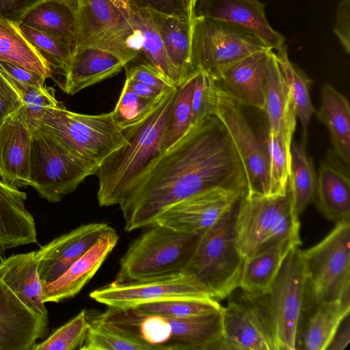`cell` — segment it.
Masks as SVG:
<instances>
[{
    "mask_svg": "<svg viewBox=\"0 0 350 350\" xmlns=\"http://www.w3.org/2000/svg\"><path fill=\"white\" fill-rule=\"evenodd\" d=\"M68 151L96 174L101 164L128 142L114 122L112 112L87 115L60 104L45 111L41 124Z\"/></svg>",
    "mask_w": 350,
    "mask_h": 350,
    "instance_id": "obj_4",
    "label": "cell"
},
{
    "mask_svg": "<svg viewBox=\"0 0 350 350\" xmlns=\"http://www.w3.org/2000/svg\"><path fill=\"white\" fill-rule=\"evenodd\" d=\"M305 141L291 144V164L288 183L292 213L299 216L315 199L317 175L313 162L306 150Z\"/></svg>",
    "mask_w": 350,
    "mask_h": 350,
    "instance_id": "obj_33",
    "label": "cell"
},
{
    "mask_svg": "<svg viewBox=\"0 0 350 350\" xmlns=\"http://www.w3.org/2000/svg\"><path fill=\"white\" fill-rule=\"evenodd\" d=\"M349 324V317L347 315L341 322L327 349L343 350L348 346L350 341Z\"/></svg>",
    "mask_w": 350,
    "mask_h": 350,
    "instance_id": "obj_53",
    "label": "cell"
},
{
    "mask_svg": "<svg viewBox=\"0 0 350 350\" xmlns=\"http://www.w3.org/2000/svg\"><path fill=\"white\" fill-rule=\"evenodd\" d=\"M220 350H276L263 295L241 291L223 307Z\"/></svg>",
    "mask_w": 350,
    "mask_h": 350,
    "instance_id": "obj_15",
    "label": "cell"
},
{
    "mask_svg": "<svg viewBox=\"0 0 350 350\" xmlns=\"http://www.w3.org/2000/svg\"><path fill=\"white\" fill-rule=\"evenodd\" d=\"M0 60L20 65L45 77L51 71L35 47L18 28V23L0 18Z\"/></svg>",
    "mask_w": 350,
    "mask_h": 350,
    "instance_id": "obj_35",
    "label": "cell"
},
{
    "mask_svg": "<svg viewBox=\"0 0 350 350\" xmlns=\"http://www.w3.org/2000/svg\"><path fill=\"white\" fill-rule=\"evenodd\" d=\"M263 111L268 120V131L280 137L291 150L297 118L291 94L273 51L269 60Z\"/></svg>",
    "mask_w": 350,
    "mask_h": 350,
    "instance_id": "obj_26",
    "label": "cell"
},
{
    "mask_svg": "<svg viewBox=\"0 0 350 350\" xmlns=\"http://www.w3.org/2000/svg\"><path fill=\"white\" fill-rule=\"evenodd\" d=\"M215 81L198 71L191 97V129L202 124L213 116Z\"/></svg>",
    "mask_w": 350,
    "mask_h": 350,
    "instance_id": "obj_44",
    "label": "cell"
},
{
    "mask_svg": "<svg viewBox=\"0 0 350 350\" xmlns=\"http://www.w3.org/2000/svg\"><path fill=\"white\" fill-rule=\"evenodd\" d=\"M161 38L168 60L180 86L195 74L191 59V33L193 20L165 15L149 10Z\"/></svg>",
    "mask_w": 350,
    "mask_h": 350,
    "instance_id": "obj_27",
    "label": "cell"
},
{
    "mask_svg": "<svg viewBox=\"0 0 350 350\" xmlns=\"http://www.w3.org/2000/svg\"><path fill=\"white\" fill-rule=\"evenodd\" d=\"M216 187L246 190L243 165L221 121L212 116L157 157L119 205L126 232L154 224L176 204Z\"/></svg>",
    "mask_w": 350,
    "mask_h": 350,
    "instance_id": "obj_1",
    "label": "cell"
},
{
    "mask_svg": "<svg viewBox=\"0 0 350 350\" xmlns=\"http://www.w3.org/2000/svg\"><path fill=\"white\" fill-rule=\"evenodd\" d=\"M307 296V275L301 250L286 256L269 291L263 295L276 350L299 349Z\"/></svg>",
    "mask_w": 350,
    "mask_h": 350,
    "instance_id": "obj_8",
    "label": "cell"
},
{
    "mask_svg": "<svg viewBox=\"0 0 350 350\" xmlns=\"http://www.w3.org/2000/svg\"><path fill=\"white\" fill-rule=\"evenodd\" d=\"M191 46L196 72H204L215 81L228 66L252 53L270 49L257 36L244 29L196 16L193 22Z\"/></svg>",
    "mask_w": 350,
    "mask_h": 350,
    "instance_id": "obj_10",
    "label": "cell"
},
{
    "mask_svg": "<svg viewBox=\"0 0 350 350\" xmlns=\"http://www.w3.org/2000/svg\"><path fill=\"white\" fill-rule=\"evenodd\" d=\"M239 202L201 235L186 269L216 300L229 297L239 286L244 262L236 245L235 219Z\"/></svg>",
    "mask_w": 350,
    "mask_h": 350,
    "instance_id": "obj_6",
    "label": "cell"
},
{
    "mask_svg": "<svg viewBox=\"0 0 350 350\" xmlns=\"http://www.w3.org/2000/svg\"><path fill=\"white\" fill-rule=\"evenodd\" d=\"M266 144L269 154V196L284 194L288 191L291 150L280 137L269 131Z\"/></svg>",
    "mask_w": 350,
    "mask_h": 350,
    "instance_id": "obj_42",
    "label": "cell"
},
{
    "mask_svg": "<svg viewBox=\"0 0 350 350\" xmlns=\"http://www.w3.org/2000/svg\"><path fill=\"white\" fill-rule=\"evenodd\" d=\"M350 221L337 222L315 245L301 250L307 275V295L315 308L334 299L350 283Z\"/></svg>",
    "mask_w": 350,
    "mask_h": 350,
    "instance_id": "obj_12",
    "label": "cell"
},
{
    "mask_svg": "<svg viewBox=\"0 0 350 350\" xmlns=\"http://www.w3.org/2000/svg\"><path fill=\"white\" fill-rule=\"evenodd\" d=\"M0 18H3V17H1V16H0Z\"/></svg>",
    "mask_w": 350,
    "mask_h": 350,
    "instance_id": "obj_56",
    "label": "cell"
},
{
    "mask_svg": "<svg viewBox=\"0 0 350 350\" xmlns=\"http://www.w3.org/2000/svg\"><path fill=\"white\" fill-rule=\"evenodd\" d=\"M299 228L288 191L275 196L245 193L235 219L237 248L245 260L284 239H300Z\"/></svg>",
    "mask_w": 350,
    "mask_h": 350,
    "instance_id": "obj_7",
    "label": "cell"
},
{
    "mask_svg": "<svg viewBox=\"0 0 350 350\" xmlns=\"http://www.w3.org/2000/svg\"><path fill=\"white\" fill-rule=\"evenodd\" d=\"M85 310L59 327L43 342L36 344L32 350H76L83 346L89 328Z\"/></svg>",
    "mask_w": 350,
    "mask_h": 350,
    "instance_id": "obj_43",
    "label": "cell"
},
{
    "mask_svg": "<svg viewBox=\"0 0 350 350\" xmlns=\"http://www.w3.org/2000/svg\"><path fill=\"white\" fill-rule=\"evenodd\" d=\"M0 280L31 311L48 317L42 285L37 270L36 251L18 254L0 262Z\"/></svg>",
    "mask_w": 350,
    "mask_h": 350,
    "instance_id": "obj_25",
    "label": "cell"
},
{
    "mask_svg": "<svg viewBox=\"0 0 350 350\" xmlns=\"http://www.w3.org/2000/svg\"><path fill=\"white\" fill-rule=\"evenodd\" d=\"M41 0H0V16L18 23L23 16Z\"/></svg>",
    "mask_w": 350,
    "mask_h": 350,
    "instance_id": "obj_51",
    "label": "cell"
},
{
    "mask_svg": "<svg viewBox=\"0 0 350 350\" xmlns=\"http://www.w3.org/2000/svg\"><path fill=\"white\" fill-rule=\"evenodd\" d=\"M48 332V317L31 311L0 280V350H32Z\"/></svg>",
    "mask_w": 350,
    "mask_h": 350,
    "instance_id": "obj_19",
    "label": "cell"
},
{
    "mask_svg": "<svg viewBox=\"0 0 350 350\" xmlns=\"http://www.w3.org/2000/svg\"><path fill=\"white\" fill-rule=\"evenodd\" d=\"M80 350L148 349L122 336L90 323L85 342Z\"/></svg>",
    "mask_w": 350,
    "mask_h": 350,
    "instance_id": "obj_45",
    "label": "cell"
},
{
    "mask_svg": "<svg viewBox=\"0 0 350 350\" xmlns=\"http://www.w3.org/2000/svg\"><path fill=\"white\" fill-rule=\"evenodd\" d=\"M124 83L137 95L147 99L159 98L169 92L162 91L151 85L133 80L128 77H126Z\"/></svg>",
    "mask_w": 350,
    "mask_h": 350,
    "instance_id": "obj_52",
    "label": "cell"
},
{
    "mask_svg": "<svg viewBox=\"0 0 350 350\" xmlns=\"http://www.w3.org/2000/svg\"><path fill=\"white\" fill-rule=\"evenodd\" d=\"M315 199L325 217L336 223L350 219L349 170L334 158L321 161Z\"/></svg>",
    "mask_w": 350,
    "mask_h": 350,
    "instance_id": "obj_28",
    "label": "cell"
},
{
    "mask_svg": "<svg viewBox=\"0 0 350 350\" xmlns=\"http://www.w3.org/2000/svg\"><path fill=\"white\" fill-rule=\"evenodd\" d=\"M246 190L216 187L191 196L171 207L154 224L176 231L202 234L237 204Z\"/></svg>",
    "mask_w": 350,
    "mask_h": 350,
    "instance_id": "obj_16",
    "label": "cell"
},
{
    "mask_svg": "<svg viewBox=\"0 0 350 350\" xmlns=\"http://www.w3.org/2000/svg\"><path fill=\"white\" fill-rule=\"evenodd\" d=\"M90 297L98 303L116 308L135 307L174 298H213L207 288L187 271L127 282L114 280L95 289Z\"/></svg>",
    "mask_w": 350,
    "mask_h": 350,
    "instance_id": "obj_14",
    "label": "cell"
},
{
    "mask_svg": "<svg viewBox=\"0 0 350 350\" xmlns=\"http://www.w3.org/2000/svg\"><path fill=\"white\" fill-rule=\"evenodd\" d=\"M21 107L0 123V177L17 188L30 186L31 132Z\"/></svg>",
    "mask_w": 350,
    "mask_h": 350,
    "instance_id": "obj_21",
    "label": "cell"
},
{
    "mask_svg": "<svg viewBox=\"0 0 350 350\" xmlns=\"http://www.w3.org/2000/svg\"><path fill=\"white\" fill-rule=\"evenodd\" d=\"M118 239V233L111 227L63 275L42 286L44 301L57 303L77 295L100 268Z\"/></svg>",
    "mask_w": 350,
    "mask_h": 350,
    "instance_id": "obj_22",
    "label": "cell"
},
{
    "mask_svg": "<svg viewBox=\"0 0 350 350\" xmlns=\"http://www.w3.org/2000/svg\"><path fill=\"white\" fill-rule=\"evenodd\" d=\"M0 70L9 79L30 87H42L46 79L44 76L23 66L1 60Z\"/></svg>",
    "mask_w": 350,
    "mask_h": 350,
    "instance_id": "obj_48",
    "label": "cell"
},
{
    "mask_svg": "<svg viewBox=\"0 0 350 350\" xmlns=\"http://www.w3.org/2000/svg\"><path fill=\"white\" fill-rule=\"evenodd\" d=\"M196 75L197 72L178 87L167 123L163 151L181 139L191 130V97Z\"/></svg>",
    "mask_w": 350,
    "mask_h": 350,
    "instance_id": "obj_39",
    "label": "cell"
},
{
    "mask_svg": "<svg viewBox=\"0 0 350 350\" xmlns=\"http://www.w3.org/2000/svg\"><path fill=\"white\" fill-rule=\"evenodd\" d=\"M195 16L213 18L244 29L260 38L270 49L285 44V37L275 30L260 0H197Z\"/></svg>",
    "mask_w": 350,
    "mask_h": 350,
    "instance_id": "obj_18",
    "label": "cell"
},
{
    "mask_svg": "<svg viewBox=\"0 0 350 350\" xmlns=\"http://www.w3.org/2000/svg\"><path fill=\"white\" fill-rule=\"evenodd\" d=\"M111 228L105 223H89L64 234L36 251L37 270L42 286L63 275Z\"/></svg>",
    "mask_w": 350,
    "mask_h": 350,
    "instance_id": "obj_17",
    "label": "cell"
},
{
    "mask_svg": "<svg viewBox=\"0 0 350 350\" xmlns=\"http://www.w3.org/2000/svg\"><path fill=\"white\" fill-rule=\"evenodd\" d=\"M133 28L142 37L141 56L144 62L159 70L176 86V77L171 66L158 30L150 16L149 10L137 8L126 0H113ZM177 87V86H176Z\"/></svg>",
    "mask_w": 350,
    "mask_h": 350,
    "instance_id": "obj_32",
    "label": "cell"
},
{
    "mask_svg": "<svg viewBox=\"0 0 350 350\" xmlns=\"http://www.w3.org/2000/svg\"><path fill=\"white\" fill-rule=\"evenodd\" d=\"M178 88L171 90L144 120L122 130L128 141L101 164L97 200L99 206L120 205L136 183L163 151L167 123Z\"/></svg>",
    "mask_w": 350,
    "mask_h": 350,
    "instance_id": "obj_3",
    "label": "cell"
},
{
    "mask_svg": "<svg viewBox=\"0 0 350 350\" xmlns=\"http://www.w3.org/2000/svg\"><path fill=\"white\" fill-rule=\"evenodd\" d=\"M22 33L35 47L48 66L51 77L55 73L65 76L73 49L67 42L18 23Z\"/></svg>",
    "mask_w": 350,
    "mask_h": 350,
    "instance_id": "obj_37",
    "label": "cell"
},
{
    "mask_svg": "<svg viewBox=\"0 0 350 350\" xmlns=\"http://www.w3.org/2000/svg\"><path fill=\"white\" fill-rule=\"evenodd\" d=\"M216 82V81H215ZM226 128L243 167L246 193L269 196V154L266 142L247 122L241 105L217 83L214 112Z\"/></svg>",
    "mask_w": 350,
    "mask_h": 350,
    "instance_id": "obj_13",
    "label": "cell"
},
{
    "mask_svg": "<svg viewBox=\"0 0 350 350\" xmlns=\"http://www.w3.org/2000/svg\"><path fill=\"white\" fill-rule=\"evenodd\" d=\"M124 67L125 64L110 52L90 46L77 48L72 54L62 89L74 95L116 75Z\"/></svg>",
    "mask_w": 350,
    "mask_h": 350,
    "instance_id": "obj_24",
    "label": "cell"
},
{
    "mask_svg": "<svg viewBox=\"0 0 350 350\" xmlns=\"http://www.w3.org/2000/svg\"><path fill=\"white\" fill-rule=\"evenodd\" d=\"M189 16L191 18L195 17V7L197 0H183Z\"/></svg>",
    "mask_w": 350,
    "mask_h": 350,
    "instance_id": "obj_54",
    "label": "cell"
},
{
    "mask_svg": "<svg viewBox=\"0 0 350 350\" xmlns=\"http://www.w3.org/2000/svg\"><path fill=\"white\" fill-rule=\"evenodd\" d=\"M126 77L144 83L164 92L178 88L155 68L145 62L126 68Z\"/></svg>",
    "mask_w": 350,
    "mask_h": 350,
    "instance_id": "obj_46",
    "label": "cell"
},
{
    "mask_svg": "<svg viewBox=\"0 0 350 350\" xmlns=\"http://www.w3.org/2000/svg\"><path fill=\"white\" fill-rule=\"evenodd\" d=\"M167 94L159 98L147 99L137 95L124 83L111 111L115 124L121 131L137 124L158 107Z\"/></svg>",
    "mask_w": 350,
    "mask_h": 350,
    "instance_id": "obj_41",
    "label": "cell"
},
{
    "mask_svg": "<svg viewBox=\"0 0 350 350\" xmlns=\"http://www.w3.org/2000/svg\"><path fill=\"white\" fill-rule=\"evenodd\" d=\"M333 31L343 49L350 53V0H340L336 9Z\"/></svg>",
    "mask_w": 350,
    "mask_h": 350,
    "instance_id": "obj_50",
    "label": "cell"
},
{
    "mask_svg": "<svg viewBox=\"0 0 350 350\" xmlns=\"http://www.w3.org/2000/svg\"><path fill=\"white\" fill-rule=\"evenodd\" d=\"M222 310L175 319L147 313L135 307L107 306L103 312L88 316V321L148 350H213L220 349Z\"/></svg>",
    "mask_w": 350,
    "mask_h": 350,
    "instance_id": "obj_2",
    "label": "cell"
},
{
    "mask_svg": "<svg viewBox=\"0 0 350 350\" xmlns=\"http://www.w3.org/2000/svg\"><path fill=\"white\" fill-rule=\"evenodd\" d=\"M22 106L21 96L0 70V123Z\"/></svg>",
    "mask_w": 350,
    "mask_h": 350,
    "instance_id": "obj_49",
    "label": "cell"
},
{
    "mask_svg": "<svg viewBox=\"0 0 350 350\" xmlns=\"http://www.w3.org/2000/svg\"><path fill=\"white\" fill-rule=\"evenodd\" d=\"M62 1H63L66 2V3H68V5H70L74 10H75V11L77 10L78 0H62Z\"/></svg>",
    "mask_w": 350,
    "mask_h": 350,
    "instance_id": "obj_55",
    "label": "cell"
},
{
    "mask_svg": "<svg viewBox=\"0 0 350 350\" xmlns=\"http://www.w3.org/2000/svg\"><path fill=\"white\" fill-rule=\"evenodd\" d=\"M350 306L338 299L321 303L302 329L299 345L307 350H325L329 347Z\"/></svg>",
    "mask_w": 350,
    "mask_h": 350,
    "instance_id": "obj_34",
    "label": "cell"
},
{
    "mask_svg": "<svg viewBox=\"0 0 350 350\" xmlns=\"http://www.w3.org/2000/svg\"><path fill=\"white\" fill-rule=\"evenodd\" d=\"M9 80L21 96V116L32 132L40 126L46 109L60 103L56 99L52 88H46L44 85L39 88L30 87Z\"/></svg>",
    "mask_w": 350,
    "mask_h": 350,
    "instance_id": "obj_40",
    "label": "cell"
},
{
    "mask_svg": "<svg viewBox=\"0 0 350 350\" xmlns=\"http://www.w3.org/2000/svg\"><path fill=\"white\" fill-rule=\"evenodd\" d=\"M275 53L280 69L291 94L297 118L301 122L305 140L311 117L315 113L310 98L312 81L299 68L291 62L287 46L285 44L275 50Z\"/></svg>",
    "mask_w": 350,
    "mask_h": 350,
    "instance_id": "obj_36",
    "label": "cell"
},
{
    "mask_svg": "<svg viewBox=\"0 0 350 350\" xmlns=\"http://www.w3.org/2000/svg\"><path fill=\"white\" fill-rule=\"evenodd\" d=\"M25 192L0 178V256L7 250L37 243L33 217L26 209Z\"/></svg>",
    "mask_w": 350,
    "mask_h": 350,
    "instance_id": "obj_23",
    "label": "cell"
},
{
    "mask_svg": "<svg viewBox=\"0 0 350 350\" xmlns=\"http://www.w3.org/2000/svg\"><path fill=\"white\" fill-rule=\"evenodd\" d=\"M300 245V239H284L245 258L239 288L241 291L255 295L266 294L289 252Z\"/></svg>",
    "mask_w": 350,
    "mask_h": 350,
    "instance_id": "obj_29",
    "label": "cell"
},
{
    "mask_svg": "<svg viewBox=\"0 0 350 350\" xmlns=\"http://www.w3.org/2000/svg\"><path fill=\"white\" fill-rule=\"evenodd\" d=\"M150 314L183 319L204 315L223 309L217 300L209 298H174L146 303L135 306Z\"/></svg>",
    "mask_w": 350,
    "mask_h": 350,
    "instance_id": "obj_38",
    "label": "cell"
},
{
    "mask_svg": "<svg viewBox=\"0 0 350 350\" xmlns=\"http://www.w3.org/2000/svg\"><path fill=\"white\" fill-rule=\"evenodd\" d=\"M92 173L48 131L31 132L30 186L49 202H58Z\"/></svg>",
    "mask_w": 350,
    "mask_h": 350,
    "instance_id": "obj_11",
    "label": "cell"
},
{
    "mask_svg": "<svg viewBox=\"0 0 350 350\" xmlns=\"http://www.w3.org/2000/svg\"><path fill=\"white\" fill-rule=\"evenodd\" d=\"M315 113L329 131L334 154L349 168L350 107L348 99L327 83L322 88L321 105Z\"/></svg>",
    "mask_w": 350,
    "mask_h": 350,
    "instance_id": "obj_30",
    "label": "cell"
},
{
    "mask_svg": "<svg viewBox=\"0 0 350 350\" xmlns=\"http://www.w3.org/2000/svg\"><path fill=\"white\" fill-rule=\"evenodd\" d=\"M135 239L120 260L117 282L157 278L186 271L202 234L154 224Z\"/></svg>",
    "mask_w": 350,
    "mask_h": 350,
    "instance_id": "obj_5",
    "label": "cell"
},
{
    "mask_svg": "<svg viewBox=\"0 0 350 350\" xmlns=\"http://www.w3.org/2000/svg\"><path fill=\"white\" fill-rule=\"evenodd\" d=\"M131 4L143 9L153 10L165 15L181 18H191L183 0H126Z\"/></svg>",
    "mask_w": 350,
    "mask_h": 350,
    "instance_id": "obj_47",
    "label": "cell"
},
{
    "mask_svg": "<svg viewBox=\"0 0 350 350\" xmlns=\"http://www.w3.org/2000/svg\"><path fill=\"white\" fill-rule=\"evenodd\" d=\"M273 50L252 53L224 68L216 83L241 105L263 111L268 64Z\"/></svg>",
    "mask_w": 350,
    "mask_h": 350,
    "instance_id": "obj_20",
    "label": "cell"
},
{
    "mask_svg": "<svg viewBox=\"0 0 350 350\" xmlns=\"http://www.w3.org/2000/svg\"><path fill=\"white\" fill-rule=\"evenodd\" d=\"M18 23L67 42L74 51L76 11L66 2L41 0L23 16Z\"/></svg>",
    "mask_w": 350,
    "mask_h": 350,
    "instance_id": "obj_31",
    "label": "cell"
},
{
    "mask_svg": "<svg viewBox=\"0 0 350 350\" xmlns=\"http://www.w3.org/2000/svg\"><path fill=\"white\" fill-rule=\"evenodd\" d=\"M76 23L75 49L90 46L107 51L118 57L125 66L142 57L139 32L113 0H78Z\"/></svg>",
    "mask_w": 350,
    "mask_h": 350,
    "instance_id": "obj_9",
    "label": "cell"
}]
</instances>
